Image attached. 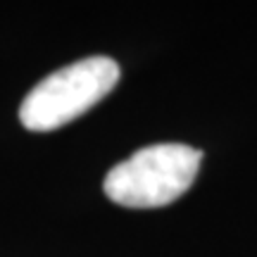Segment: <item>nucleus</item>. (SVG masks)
I'll use <instances>...</instances> for the list:
<instances>
[{"instance_id": "nucleus-1", "label": "nucleus", "mask_w": 257, "mask_h": 257, "mask_svg": "<svg viewBox=\"0 0 257 257\" xmlns=\"http://www.w3.org/2000/svg\"><path fill=\"white\" fill-rule=\"evenodd\" d=\"M202 153L186 143L141 148L107 172L102 191L117 205L134 210L162 207L181 198L200 172Z\"/></svg>"}, {"instance_id": "nucleus-2", "label": "nucleus", "mask_w": 257, "mask_h": 257, "mask_svg": "<svg viewBox=\"0 0 257 257\" xmlns=\"http://www.w3.org/2000/svg\"><path fill=\"white\" fill-rule=\"evenodd\" d=\"M119 81V64L93 55L64 64L38 81L19 105V121L29 131H55L100 102Z\"/></svg>"}]
</instances>
